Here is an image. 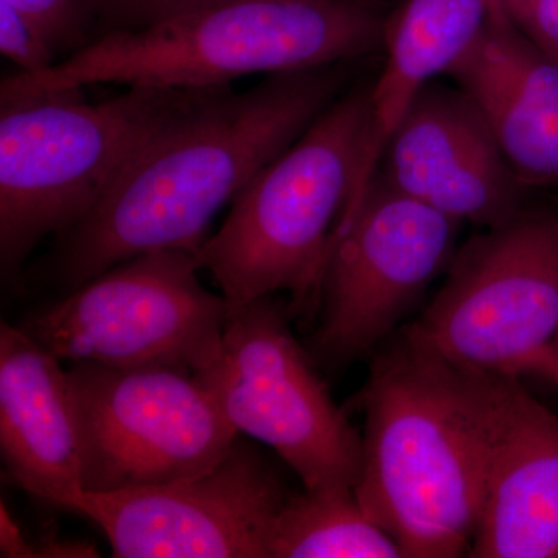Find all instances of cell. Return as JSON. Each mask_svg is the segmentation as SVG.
<instances>
[{"label": "cell", "instance_id": "obj_21", "mask_svg": "<svg viewBox=\"0 0 558 558\" xmlns=\"http://www.w3.org/2000/svg\"><path fill=\"white\" fill-rule=\"evenodd\" d=\"M226 0H116L119 31H137Z\"/></svg>", "mask_w": 558, "mask_h": 558}, {"label": "cell", "instance_id": "obj_11", "mask_svg": "<svg viewBox=\"0 0 558 558\" xmlns=\"http://www.w3.org/2000/svg\"><path fill=\"white\" fill-rule=\"evenodd\" d=\"M292 492L238 436L199 475L95 494L72 512L94 521L119 558H270L279 512Z\"/></svg>", "mask_w": 558, "mask_h": 558}, {"label": "cell", "instance_id": "obj_13", "mask_svg": "<svg viewBox=\"0 0 558 558\" xmlns=\"http://www.w3.org/2000/svg\"><path fill=\"white\" fill-rule=\"evenodd\" d=\"M470 371L486 433V478L469 557L558 558V416L520 379Z\"/></svg>", "mask_w": 558, "mask_h": 558}, {"label": "cell", "instance_id": "obj_2", "mask_svg": "<svg viewBox=\"0 0 558 558\" xmlns=\"http://www.w3.org/2000/svg\"><path fill=\"white\" fill-rule=\"evenodd\" d=\"M355 497L405 558L469 557L486 478V433L472 371L399 333L362 392Z\"/></svg>", "mask_w": 558, "mask_h": 558}, {"label": "cell", "instance_id": "obj_17", "mask_svg": "<svg viewBox=\"0 0 558 558\" xmlns=\"http://www.w3.org/2000/svg\"><path fill=\"white\" fill-rule=\"evenodd\" d=\"M398 543L354 490L290 494L270 539V558H399Z\"/></svg>", "mask_w": 558, "mask_h": 558}, {"label": "cell", "instance_id": "obj_16", "mask_svg": "<svg viewBox=\"0 0 558 558\" xmlns=\"http://www.w3.org/2000/svg\"><path fill=\"white\" fill-rule=\"evenodd\" d=\"M498 0H403L385 20L384 68L369 83V121L362 165L337 230L357 209L381 153L411 102L475 44Z\"/></svg>", "mask_w": 558, "mask_h": 558}, {"label": "cell", "instance_id": "obj_24", "mask_svg": "<svg viewBox=\"0 0 558 558\" xmlns=\"http://www.w3.org/2000/svg\"><path fill=\"white\" fill-rule=\"evenodd\" d=\"M557 355H558V348H557ZM557 387H558V377H557Z\"/></svg>", "mask_w": 558, "mask_h": 558}, {"label": "cell", "instance_id": "obj_12", "mask_svg": "<svg viewBox=\"0 0 558 558\" xmlns=\"http://www.w3.org/2000/svg\"><path fill=\"white\" fill-rule=\"evenodd\" d=\"M392 189L457 222L488 230L529 207L486 121L458 86L438 81L411 102L376 171Z\"/></svg>", "mask_w": 558, "mask_h": 558}, {"label": "cell", "instance_id": "obj_19", "mask_svg": "<svg viewBox=\"0 0 558 558\" xmlns=\"http://www.w3.org/2000/svg\"><path fill=\"white\" fill-rule=\"evenodd\" d=\"M0 51L24 73H39L57 64L39 33L7 0H0Z\"/></svg>", "mask_w": 558, "mask_h": 558}, {"label": "cell", "instance_id": "obj_8", "mask_svg": "<svg viewBox=\"0 0 558 558\" xmlns=\"http://www.w3.org/2000/svg\"><path fill=\"white\" fill-rule=\"evenodd\" d=\"M271 299L230 310L218 360L205 373L238 435L267 444L304 490H354L362 436L349 424Z\"/></svg>", "mask_w": 558, "mask_h": 558}, {"label": "cell", "instance_id": "obj_14", "mask_svg": "<svg viewBox=\"0 0 558 558\" xmlns=\"http://www.w3.org/2000/svg\"><path fill=\"white\" fill-rule=\"evenodd\" d=\"M449 78L480 110L521 185L558 196V61L529 43L497 3Z\"/></svg>", "mask_w": 558, "mask_h": 558}, {"label": "cell", "instance_id": "obj_22", "mask_svg": "<svg viewBox=\"0 0 558 558\" xmlns=\"http://www.w3.org/2000/svg\"><path fill=\"white\" fill-rule=\"evenodd\" d=\"M100 557L98 549L87 542L65 539L57 532L40 535L36 542L27 538L24 558H92Z\"/></svg>", "mask_w": 558, "mask_h": 558}, {"label": "cell", "instance_id": "obj_23", "mask_svg": "<svg viewBox=\"0 0 558 558\" xmlns=\"http://www.w3.org/2000/svg\"><path fill=\"white\" fill-rule=\"evenodd\" d=\"M27 537L22 534L20 524L13 519L5 502L0 505V556L24 558Z\"/></svg>", "mask_w": 558, "mask_h": 558}, {"label": "cell", "instance_id": "obj_10", "mask_svg": "<svg viewBox=\"0 0 558 558\" xmlns=\"http://www.w3.org/2000/svg\"><path fill=\"white\" fill-rule=\"evenodd\" d=\"M461 227L374 174L330 245L315 355L339 366L379 348L449 269Z\"/></svg>", "mask_w": 558, "mask_h": 558}, {"label": "cell", "instance_id": "obj_9", "mask_svg": "<svg viewBox=\"0 0 558 558\" xmlns=\"http://www.w3.org/2000/svg\"><path fill=\"white\" fill-rule=\"evenodd\" d=\"M68 373L78 407L86 492L199 475L240 436L207 381L190 371L81 362Z\"/></svg>", "mask_w": 558, "mask_h": 558}, {"label": "cell", "instance_id": "obj_4", "mask_svg": "<svg viewBox=\"0 0 558 558\" xmlns=\"http://www.w3.org/2000/svg\"><path fill=\"white\" fill-rule=\"evenodd\" d=\"M223 87L134 86L94 105L81 89L0 98L2 278L78 226L154 134Z\"/></svg>", "mask_w": 558, "mask_h": 558}, {"label": "cell", "instance_id": "obj_3", "mask_svg": "<svg viewBox=\"0 0 558 558\" xmlns=\"http://www.w3.org/2000/svg\"><path fill=\"white\" fill-rule=\"evenodd\" d=\"M385 20L374 0H226L108 33L43 72L7 76L0 98L90 84L231 86L256 73L351 64L381 51Z\"/></svg>", "mask_w": 558, "mask_h": 558}, {"label": "cell", "instance_id": "obj_1", "mask_svg": "<svg viewBox=\"0 0 558 558\" xmlns=\"http://www.w3.org/2000/svg\"><path fill=\"white\" fill-rule=\"evenodd\" d=\"M349 64L223 87L154 134L105 196L61 236L58 274L78 289L145 253L199 252L209 223L340 97Z\"/></svg>", "mask_w": 558, "mask_h": 558}, {"label": "cell", "instance_id": "obj_5", "mask_svg": "<svg viewBox=\"0 0 558 558\" xmlns=\"http://www.w3.org/2000/svg\"><path fill=\"white\" fill-rule=\"evenodd\" d=\"M368 121L369 84L344 90L231 202L226 222L196 255L230 310L277 292H288L300 314L317 306Z\"/></svg>", "mask_w": 558, "mask_h": 558}, {"label": "cell", "instance_id": "obj_7", "mask_svg": "<svg viewBox=\"0 0 558 558\" xmlns=\"http://www.w3.org/2000/svg\"><path fill=\"white\" fill-rule=\"evenodd\" d=\"M196 253H145L90 279L21 326L65 362L205 373L218 360L230 307L201 284Z\"/></svg>", "mask_w": 558, "mask_h": 558}, {"label": "cell", "instance_id": "obj_18", "mask_svg": "<svg viewBox=\"0 0 558 558\" xmlns=\"http://www.w3.org/2000/svg\"><path fill=\"white\" fill-rule=\"evenodd\" d=\"M25 17L60 62L119 31L116 0H7Z\"/></svg>", "mask_w": 558, "mask_h": 558}, {"label": "cell", "instance_id": "obj_15", "mask_svg": "<svg viewBox=\"0 0 558 558\" xmlns=\"http://www.w3.org/2000/svg\"><path fill=\"white\" fill-rule=\"evenodd\" d=\"M22 328L0 326V450L17 486L57 508L83 497V436L68 369Z\"/></svg>", "mask_w": 558, "mask_h": 558}, {"label": "cell", "instance_id": "obj_20", "mask_svg": "<svg viewBox=\"0 0 558 558\" xmlns=\"http://www.w3.org/2000/svg\"><path fill=\"white\" fill-rule=\"evenodd\" d=\"M498 5L529 43L558 61V0H498Z\"/></svg>", "mask_w": 558, "mask_h": 558}, {"label": "cell", "instance_id": "obj_6", "mask_svg": "<svg viewBox=\"0 0 558 558\" xmlns=\"http://www.w3.org/2000/svg\"><path fill=\"white\" fill-rule=\"evenodd\" d=\"M403 337L464 368L558 377V208L529 207L461 245Z\"/></svg>", "mask_w": 558, "mask_h": 558}]
</instances>
